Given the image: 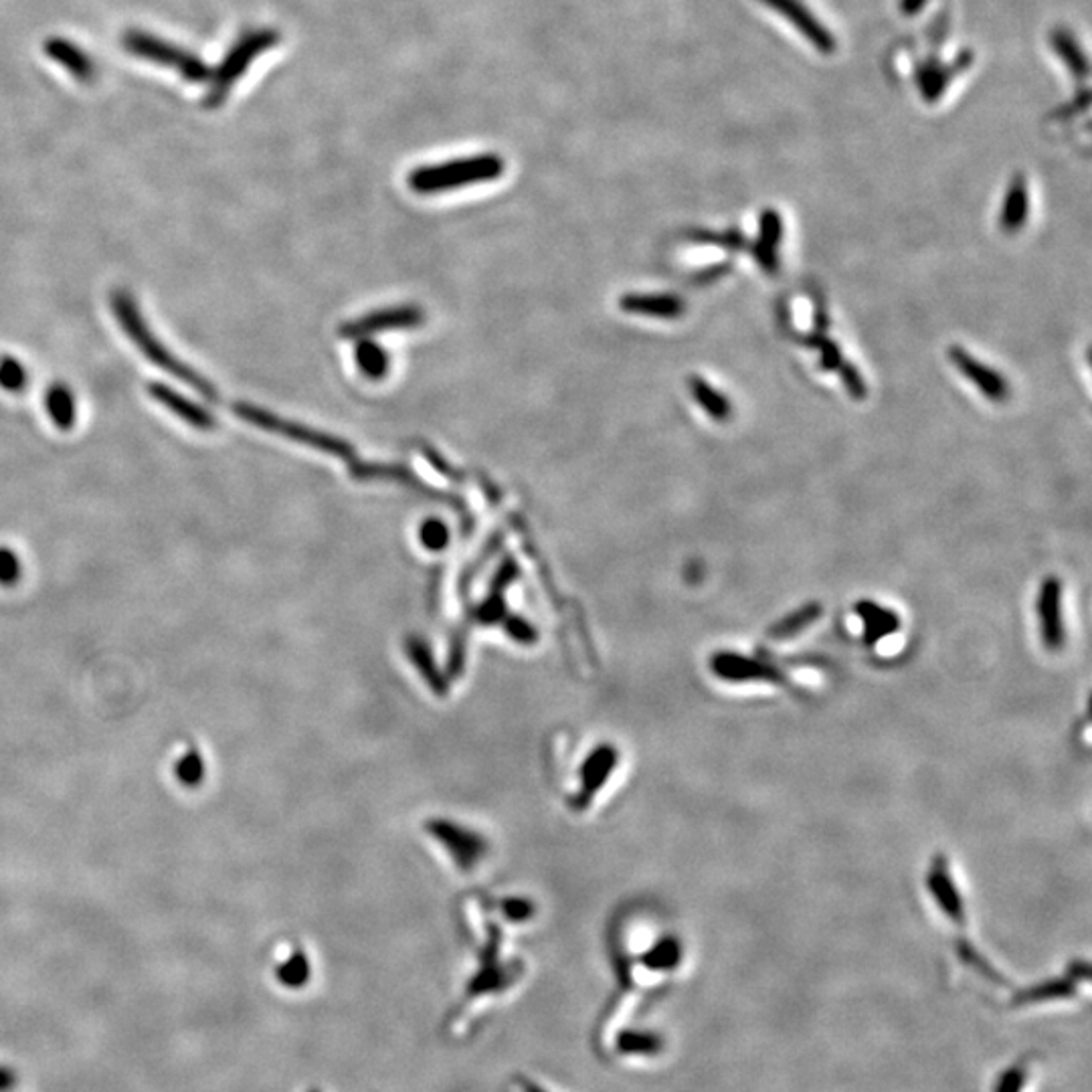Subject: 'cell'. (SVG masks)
Returning a JSON list of instances; mask_svg holds the SVG:
<instances>
[{"label":"cell","mask_w":1092,"mask_h":1092,"mask_svg":"<svg viewBox=\"0 0 1092 1092\" xmlns=\"http://www.w3.org/2000/svg\"><path fill=\"white\" fill-rule=\"evenodd\" d=\"M708 668L712 676L730 686H753L795 692V682L786 668L769 654H744L737 650H719L710 655Z\"/></svg>","instance_id":"3957f363"},{"label":"cell","mask_w":1092,"mask_h":1092,"mask_svg":"<svg viewBox=\"0 0 1092 1092\" xmlns=\"http://www.w3.org/2000/svg\"><path fill=\"white\" fill-rule=\"evenodd\" d=\"M385 472H381V468H374V472H352L354 478H360V480H369V478H381ZM393 478H407V472L403 468H391L389 472Z\"/></svg>","instance_id":"f35d334b"},{"label":"cell","mask_w":1092,"mask_h":1092,"mask_svg":"<svg viewBox=\"0 0 1092 1092\" xmlns=\"http://www.w3.org/2000/svg\"><path fill=\"white\" fill-rule=\"evenodd\" d=\"M423 312L417 306H399L391 310H378L367 314L354 322H349L340 328V336L345 338H367L376 332H389V330H403V328H416L423 324Z\"/></svg>","instance_id":"30bf717a"},{"label":"cell","mask_w":1092,"mask_h":1092,"mask_svg":"<svg viewBox=\"0 0 1092 1092\" xmlns=\"http://www.w3.org/2000/svg\"><path fill=\"white\" fill-rule=\"evenodd\" d=\"M1050 43L1054 53L1064 61V66L1069 67L1074 77H1087L1089 75V61H1087V55L1082 53L1080 45L1074 39L1069 29H1054L1052 31V37H1050Z\"/></svg>","instance_id":"44dd1931"},{"label":"cell","mask_w":1092,"mask_h":1092,"mask_svg":"<svg viewBox=\"0 0 1092 1092\" xmlns=\"http://www.w3.org/2000/svg\"><path fill=\"white\" fill-rule=\"evenodd\" d=\"M354 354H356L354 358H356L358 369L367 378L378 381L389 371V356H387V352L381 349L376 342H372V340L360 338Z\"/></svg>","instance_id":"7402d4cb"},{"label":"cell","mask_w":1092,"mask_h":1092,"mask_svg":"<svg viewBox=\"0 0 1092 1092\" xmlns=\"http://www.w3.org/2000/svg\"><path fill=\"white\" fill-rule=\"evenodd\" d=\"M730 269H733V265H730V263H719V265H712V267H708V269H702V271H699V274L694 276V282H697V284H712V282H717V280L724 278L726 274H730Z\"/></svg>","instance_id":"8d00e7d4"},{"label":"cell","mask_w":1092,"mask_h":1092,"mask_svg":"<svg viewBox=\"0 0 1092 1092\" xmlns=\"http://www.w3.org/2000/svg\"><path fill=\"white\" fill-rule=\"evenodd\" d=\"M617 1052L630 1054V1056H655L664 1049V1040L652 1034V1032H637V1029H626L617 1036Z\"/></svg>","instance_id":"603a6c76"},{"label":"cell","mask_w":1092,"mask_h":1092,"mask_svg":"<svg viewBox=\"0 0 1092 1092\" xmlns=\"http://www.w3.org/2000/svg\"><path fill=\"white\" fill-rule=\"evenodd\" d=\"M233 413L241 417L245 423L249 425H256L260 429L265 431H271V434H278V436H284L285 439H292V441H298L302 445L307 447H314V450H320L328 456H334V458L349 459L352 458V447L349 443L336 439V437L327 436V434H320V431H314L306 425H300V423H294L289 419H282V417L274 416L269 411H263L256 405H249V403H233Z\"/></svg>","instance_id":"8992f818"},{"label":"cell","mask_w":1092,"mask_h":1092,"mask_svg":"<svg viewBox=\"0 0 1092 1092\" xmlns=\"http://www.w3.org/2000/svg\"><path fill=\"white\" fill-rule=\"evenodd\" d=\"M516 1082L525 1092H546L545 1089H541L539 1085H534L530 1078H525V1076H516Z\"/></svg>","instance_id":"60d3db41"},{"label":"cell","mask_w":1092,"mask_h":1092,"mask_svg":"<svg viewBox=\"0 0 1092 1092\" xmlns=\"http://www.w3.org/2000/svg\"><path fill=\"white\" fill-rule=\"evenodd\" d=\"M804 345L813 347V349H820L822 352V360H820V369L822 371H838L840 365L844 363L842 360V350L840 347L830 340L828 336H824V332H815L811 336L804 338Z\"/></svg>","instance_id":"f1b7e54d"},{"label":"cell","mask_w":1092,"mask_h":1092,"mask_svg":"<svg viewBox=\"0 0 1092 1092\" xmlns=\"http://www.w3.org/2000/svg\"><path fill=\"white\" fill-rule=\"evenodd\" d=\"M959 67L953 66H924L918 71V88L920 93L924 95L927 102H935L939 100L940 93L947 89L951 77L957 73Z\"/></svg>","instance_id":"d4e9b609"},{"label":"cell","mask_w":1092,"mask_h":1092,"mask_svg":"<svg viewBox=\"0 0 1092 1092\" xmlns=\"http://www.w3.org/2000/svg\"><path fill=\"white\" fill-rule=\"evenodd\" d=\"M924 2H927V0H902V11H904L906 15H915V13H918V11L922 8V4H924Z\"/></svg>","instance_id":"ab89813d"},{"label":"cell","mask_w":1092,"mask_h":1092,"mask_svg":"<svg viewBox=\"0 0 1092 1092\" xmlns=\"http://www.w3.org/2000/svg\"><path fill=\"white\" fill-rule=\"evenodd\" d=\"M1027 215H1029V193H1027L1026 178L1016 175L1009 180L1007 191H1005L1002 215H1000L1002 231L1007 235L1018 233L1026 225Z\"/></svg>","instance_id":"e0dca14e"},{"label":"cell","mask_w":1092,"mask_h":1092,"mask_svg":"<svg viewBox=\"0 0 1092 1092\" xmlns=\"http://www.w3.org/2000/svg\"><path fill=\"white\" fill-rule=\"evenodd\" d=\"M853 613L862 626V641L870 650H880L886 639L895 637L902 630L900 613L873 599H860L853 605Z\"/></svg>","instance_id":"8fae6325"},{"label":"cell","mask_w":1092,"mask_h":1092,"mask_svg":"<svg viewBox=\"0 0 1092 1092\" xmlns=\"http://www.w3.org/2000/svg\"><path fill=\"white\" fill-rule=\"evenodd\" d=\"M824 617V605L820 601H809L806 605L787 613L775 623H771L764 632V637L771 644H789L799 639L802 635L809 632L820 619Z\"/></svg>","instance_id":"9a60e30c"},{"label":"cell","mask_w":1092,"mask_h":1092,"mask_svg":"<svg viewBox=\"0 0 1092 1092\" xmlns=\"http://www.w3.org/2000/svg\"><path fill=\"white\" fill-rule=\"evenodd\" d=\"M641 962L652 971L676 969L682 962V945L676 939L659 940L644 955Z\"/></svg>","instance_id":"484cf974"},{"label":"cell","mask_w":1092,"mask_h":1092,"mask_svg":"<svg viewBox=\"0 0 1092 1092\" xmlns=\"http://www.w3.org/2000/svg\"><path fill=\"white\" fill-rule=\"evenodd\" d=\"M769 8H773L777 15H781L791 27L797 29V33L813 45L820 53L830 55L835 51L838 41L831 35L830 29L820 21L804 0H761Z\"/></svg>","instance_id":"9c48e42d"},{"label":"cell","mask_w":1092,"mask_h":1092,"mask_svg":"<svg viewBox=\"0 0 1092 1092\" xmlns=\"http://www.w3.org/2000/svg\"><path fill=\"white\" fill-rule=\"evenodd\" d=\"M504 158L498 154H476L450 162L419 166L409 173V187L419 195H436L470 184L492 182L504 175Z\"/></svg>","instance_id":"7a4b0ae2"},{"label":"cell","mask_w":1092,"mask_h":1092,"mask_svg":"<svg viewBox=\"0 0 1092 1092\" xmlns=\"http://www.w3.org/2000/svg\"><path fill=\"white\" fill-rule=\"evenodd\" d=\"M783 237V218L779 215L777 209H771L767 207L759 217V243L764 247H771V249H777V245L781 243Z\"/></svg>","instance_id":"f546056e"},{"label":"cell","mask_w":1092,"mask_h":1092,"mask_svg":"<svg viewBox=\"0 0 1092 1092\" xmlns=\"http://www.w3.org/2000/svg\"><path fill=\"white\" fill-rule=\"evenodd\" d=\"M45 55L59 64V66L66 69L67 73L71 77H75L80 84H93L95 77H98V66L93 61V57H89L88 53L80 47V45L71 43L67 39H59V37H51L45 41Z\"/></svg>","instance_id":"5bb4252c"},{"label":"cell","mask_w":1092,"mask_h":1092,"mask_svg":"<svg viewBox=\"0 0 1092 1092\" xmlns=\"http://www.w3.org/2000/svg\"><path fill=\"white\" fill-rule=\"evenodd\" d=\"M29 387V371L15 356L0 358V389L8 393H22Z\"/></svg>","instance_id":"4316f807"},{"label":"cell","mask_w":1092,"mask_h":1092,"mask_svg":"<svg viewBox=\"0 0 1092 1092\" xmlns=\"http://www.w3.org/2000/svg\"><path fill=\"white\" fill-rule=\"evenodd\" d=\"M949 360L955 365V369L962 372L965 378H969L989 401H1005L1009 394L1007 381L991 367L980 363L973 354H969L963 347H951L949 349Z\"/></svg>","instance_id":"7c38bea8"},{"label":"cell","mask_w":1092,"mask_h":1092,"mask_svg":"<svg viewBox=\"0 0 1092 1092\" xmlns=\"http://www.w3.org/2000/svg\"><path fill=\"white\" fill-rule=\"evenodd\" d=\"M751 253H753L755 262L759 263L767 274H777V269H779V256H777V249L764 247V245H761L759 241H755V243L751 245Z\"/></svg>","instance_id":"e575fe53"},{"label":"cell","mask_w":1092,"mask_h":1092,"mask_svg":"<svg viewBox=\"0 0 1092 1092\" xmlns=\"http://www.w3.org/2000/svg\"><path fill=\"white\" fill-rule=\"evenodd\" d=\"M310 1092H320V1091H310Z\"/></svg>","instance_id":"b9f144b4"},{"label":"cell","mask_w":1092,"mask_h":1092,"mask_svg":"<svg viewBox=\"0 0 1092 1092\" xmlns=\"http://www.w3.org/2000/svg\"><path fill=\"white\" fill-rule=\"evenodd\" d=\"M688 387H690V393L694 397V401L717 423H726L733 417V403L728 401V397L717 391L708 381L694 374L688 378Z\"/></svg>","instance_id":"ffe728a7"},{"label":"cell","mask_w":1092,"mask_h":1092,"mask_svg":"<svg viewBox=\"0 0 1092 1092\" xmlns=\"http://www.w3.org/2000/svg\"><path fill=\"white\" fill-rule=\"evenodd\" d=\"M924 891L943 918L965 933L969 927V904L947 853H935L929 862L924 873Z\"/></svg>","instance_id":"52a82bcc"},{"label":"cell","mask_w":1092,"mask_h":1092,"mask_svg":"<svg viewBox=\"0 0 1092 1092\" xmlns=\"http://www.w3.org/2000/svg\"><path fill=\"white\" fill-rule=\"evenodd\" d=\"M19 1087V1074L11 1067L0 1064V1092H13Z\"/></svg>","instance_id":"74e56055"},{"label":"cell","mask_w":1092,"mask_h":1092,"mask_svg":"<svg viewBox=\"0 0 1092 1092\" xmlns=\"http://www.w3.org/2000/svg\"><path fill=\"white\" fill-rule=\"evenodd\" d=\"M205 775H207V763H205V757L200 755L197 746H189L175 763V777L176 781L182 787H189V789H195V787L202 786L205 781Z\"/></svg>","instance_id":"cb8c5ba5"},{"label":"cell","mask_w":1092,"mask_h":1092,"mask_svg":"<svg viewBox=\"0 0 1092 1092\" xmlns=\"http://www.w3.org/2000/svg\"><path fill=\"white\" fill-rule=\"evenodd\" d=\"M1036 623L1042 650L1049 654L1064 652L1069 630L1064 617V585L1056 575L1042 579L1036 595Z\"/></svg>","instance_id":"ba28073f"},{"label":"cell","mask_w":1092,"mask_h":1092,"mask_svg":"<svg viewBox=\"0 0 1092 1092\" xmlns=\"http://www.w3.org/2000/svg\"><path fill=\"white\" fill-rule=\"evenodd\" d=\"M838 372H840V378H842L846 391H848L852 399L864 401L868 397V385L862 378L860 371L856 369V365H852V363H842Z\"/></svg>","instance_id":"d6a6232c"},{"label":"cell","mask_w":1092,"mask_h":1092,"mask_svg":"<svg viewBox=\"0 0 1092 1092\" xmlns=\"http://www.w3.org/2000/svg\"><path fill=\"white\" fill-rule=\"evenodd\" d=\"M45 409L47 416L51 417V423L61 429L69 431L75 427L77 419V405L75 394L67 387L66 383H53L45 393Z\"/></svg>","instance_id":"ac0fdd59"},{"label":"cell","mask_w":1092,"mask_h":1092,"mask_svg":"<svg viewBox=\"0 0 1092 1092\" xmlns=\"http://www.w3.org/2000/svg\"><path fill=\"white\" fill-rule=\"evenodd\" d=\"M692 240L699 241V243H710V245H719L724 249H730V251H741L746 247V240L743 237L741 231L737 229H730L726 233H708V231H699V233H692Z\"/></svg>","instance_id":"1f68e13d"},{"label":"cell","mask_w":1092,"mask_h":1092,"mask_svg":"<svg viewBox=\"0 0 1092 1092\" xmlns=\"http://www.w3.org/2000/svg\"><path fill=\"white\" fill-rule=\"evenodd\" d=\"M148 394L153 397L154 401H158L162 407L173 411L176 417H180L184 423H189L191 427H195L198 431H213V429H217V419L207 407L198 405V403L191 401L184 394L178 393L175 389H171V387H166L162 383H148Z\"/></svg>","instance_id":"4fadbf2b"},{"label":"cell","mask_w":1092,"mask_h":1092,"mask_svg":"<svg viewBox=\"0 0 1092 1092\" xmlns=\"http://www.w3.org/2000/svg\"><path fill=\"white\" fill-rule=\"evenodd\" d=\"M1024 1080H1026V1072L1022 1071L1020 1067H1016V1069L1005 1072L996 1092H1020L1024 1089Z\"/></svg>","instance_id":"d590c367"},{"label":"cell","mask_w":1092,"mask_h":1092,"mask_svg":"<svg viewBox=\"0 0 1092 1092\" xmlns=\"http://www.w3.org/2000/svg\"><path fill=\"white\" fill-rule=\"evenodd\" d=\"M122 47L131 57L151 61L156 66L175 69L178 71V75L182 80H187L189 84H205L211 77V69L195 53L180 49L178 45L169 43L164 39L153 37L144 31H136V29L126 31L122 35Z\"/></svg>","instance_id":"5b68a950"},{"label":"cell","mask_w":1092,"mask_h":1092,"mask_svg":"<svg viewBox=\"0 0 1092 1092\" xmlns=\"http://www.w3.org/2000/svg\"><path fill=\"white\" fill-rule=\"evenodd\" d=\"M419 536H421V543L429 550H441L450 541L447 526L443 525L441 521H427L425 525L421 526Z\"/></svg>","instance_id":"836d02e7"},{"label":"cell","mask_w":1092,"mask_h":1092,"mask_svg":"<svg viewBox=\"0 0 1092 1092\" xmlns=\"http://www.w3.org/2000/svg\"><path fill=\"white\" fill-rule=\"evenodd\" d=\"M280 43V33L276 29H253L245 31L233 47L227 51L223 61L218 64L217 71L211 73L209 91L205 95L202 106L207 109H215L225 104L231 89L237 86L241 77L249 66L263 55L265 51L274 49Z\"/></svg>","instance_id":"277c9868"},{"label":"cell","mask_w":1092,"mask_h":1092,"mask_svg":"<svg viewBox=\"0 0 1092 1092\" xmlns=\"http://www.w3.org/2000/svg\"><path fill=\"white\" fill-rule=\"evenodd\" d=\"M109 304H111V312H113L118 324L128 334L131 345L140 350L153 365H156L158 369H162L164 372H169V374H173L175 378L182 381L191 389H195L205 399H209V401H218L221 399L217 389L202 374H198L195 369L184 365L180 358H176L173 350H169L162 345V340L154 334L151 327H148V322L144 320L140 307H138L136 300L128 294V289H120V287L113 289L111 298H109Z\"/></svg>","instance_id":"6da1fadb"},{"label":"cell","mask_w":1092,"mask_h":1092,"mask_svg":"<svg viewBox=\"0 0 1092 1092\" xmlns=\"http://www.w3.org/2000/svg\"><path fill=\"white\" fill-rule=\"evenodd\" d=\"M1078 980L1074 977L1069 969V977H1054L1046 982L1036 983L1034 987H1027L1020 991L1014 1000L1016 1005L1040 1004L1050 1000H1069L1076 993Z\"/></svg>","instance_id":"d6986e66"},{"label":"cell","mask_w":1092,"mask_h":1092,"mask_svg":"<svg viewBox=\"0 0 1092 1092\" xmlns=\"http://www.w3.org/2000/svg\"><path fill=\"white\" fill-rule=\"evenodd\" d=\"M276 977L289 989L302 987L310 980V963L306 955L302 951L292 953V957L276 969Z\"/></svg>","instance_id":"83f0119b"},{"label":"cell","mask_w":1092,"mask_h":1092,"mask_svg":"<svg viewBox=\"0 0 1092 1092\" xmlns=\"http://www.w3.org/2000/svg\"><path fill=\"white\" fill-rule=\"evenodd\" d=\"M619 306L623 312L630 314H641L650 318H666L674 320L686 312V304L682 298L670 296V294H657V296H644V294H628L619 300Z\"/></svg>","instance_id":"2e32d148"},{"label":"cell","mask_w":1092,"mask_h":1092,"mask_svg":"<svg viewBox=\"0 0 1092 1092\" xmlns=\"http://www.w3.org/2000/svg\"><path fill=\"white\" fill-rule=\"evenodd\" d=\"M22 577L21 559L8 546H0V585L15 587Z\"/></svg>","instance_id":"4dcf8cb0"}]
</instances>
